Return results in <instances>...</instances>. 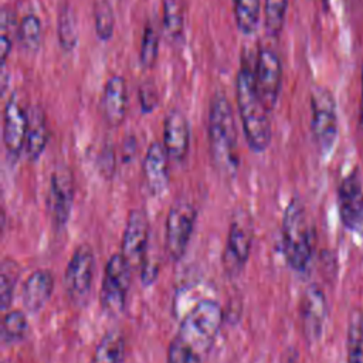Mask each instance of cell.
<instances>
[{
    "instance_id": "9a60e30c",
    "label": "cell",
    "mask_w": 363,
    "mask_h": 363,
    "mask_svg": "<svg viewBox=\"0 0 363 363\" xmlns=\"http://www.w3.org/2000/svg\"><path fill=\"white\" fill-rule=\"evenodd\" d=\"M28 112L16 99L6 102L3 113V142L9 157L17 159L26 146Z\"/></svg>"
},
{
    "instance_id": "f546056e",
    "label": "cell",
    "mask_w": 363,
    "mask_h": 363,
    "mask_svg": "<svg viewBox=\"0 0 363 363\" xmlns=\"http://www.w3.org/2000/svg\"><path fill=\"white\" fill-rule=\"evenodd\" d=\"M94 20L96 37L101 41H109L115 30V14L106 0H98L94 6Z\"/></svg>"
},
{
    "instance_id": "e0dca14e",
    "label": "cell",
    "mask_w": 363,
    "mask_h": 363,
    "mask_svg": "<svg viewBox=\"0 0 363 363\" xmlns=\"http://www.w3.org/2000/svg\"><path fill=\"white\" fill-rule=\"evenodd\" d=\"M163 146L169 159L182 162L190 147V125L186 115L179 111H170L163 123Z\"/></svg>"
},
{
    "instance_id": "cb8c5ba5",
    "label": "cell",
    "mask_w": 363,
    "mask_h": 363,
    "mask_svg": "<svg viewBox=\"0 0 363 363\" xmlns=\"http://www.w3.org/2000/svg\"><path fill=\"white\" fill-rule=\"evenodd\" d=\"M237 28L244 35H251L259 23L261 0H233Z\"/></svg>"
},
{
    "instance_id": "d6986e66",
    "label": "cell",
    "mask_w": 363,
    "mask_h": 363,
    "mask_svg": "<svg viewBox=\"0 0 363 363\" xmlns=\"http://www.w3.org/2000/svg\"><path fill=\"white\" fill-rule=\"evenodd\" d=\"M54 289V277L48 269H35L23 285V305L30 313L40 312Z\"/></svg>"
},
{
    "instance_id": "5b68a950",
    "label": "cell",
    "mask_w": 363,
    "mask_h": 363,
    "mask_svg": "<svg viewBox=\"0 0 363 363\" xmlns=\"http://www.w3.org/2000/svg\"><path fill=\"white\" fill-rule=\"evenodd\" d=\"M130 275L132 267L121 252L108 259L99 296L102 311L108 316L116 318L123 312L130 288Z\"/></svg>"
},
{
    "instance_id": "4dcf8cb0",
    "label": "cell",
    "mask_w": 363,
    "mask_h": 363,
    "mask_svg": "<svg viewBox=\"0 0 363 363\" xmlns=\"http://www.w3.org/2000/svg\"><path fill=\"white\" fill-rule=\"evenodd\" d=\"M159 55V34L153 24L150 21L146 23L143 35H142V43H140V51H139V60L140 64L145 68H152Z\"/></svg>"
},
{
    "instance_id": "6da1fadb",
    "label": "cell",
    "mask_w": 363,
    "mask_h": 363,
    "mask_svg": "<svg viewBox=\"0 0 363 363\" xmlns=\"http://www.w3.org/2000/svg\"><path fill=\"white\" fill-rule=\"evenodd\" d=\"M207 132L214 167L223 176H235L240 166L235 119L228 98L221 92H216L210 101Z\"/></svg>"
},
{
    "instance_id": "44dd1931",
    "label": "cell",
    "mask_w": 363,
    "mask_h": 363,
    "mask_svg": "<svg viewBox=\"0 0 363 363\" xmlns=\"http://www.w3.org/2000/svg\"><path fill=\"white\" fill-rule=\"evenodd\" d=\"M125 356V337L119 329L108 330L98 342L91 363H122Z\"/></svg>"
},
{
    "instance_id": "4fadbf2b",
    "label": "cell",
    "mask_w": 363,
    "mask_h": 363,
    "mask_svg": "<svg viewBox=\"0 0 363 363\" xmlns=\"http://www.w3.org/2000/svg\"><path fill=\"white\" fill-rule=\"evenodd\" d=\"M337 207L346 228L352 231L363 228V186L357 170L347 174L339 184Z\"/></svg>"
},
{
    "instance_id": "83f0119b",
    "label": "cell",
    "mask_w": 363,
    "mask_h": 363,
    "mask_svg": "<svg viewBox=\"0 0 363 363\" xmlns=\"http://www.w3.org/2000/svg\"><path fill=\"white\" fill-rule=\"evenodd\" d=\"M288 0H264V27L269 37H278L284 28Z\"/></svg>"
},
{
    "instance_id": "8992f818",
    "label": "cell",
    "mask_w": 363,
    "mask_h": 363,
    "mask_svg": "<svg viewBox=\"0 0 363 363\" xmlns=\"http://www.w3.org/2000/svg\"><path fill=\"white\" fill-rule=\"evenodd\" d=\"M312 121L311 129L315 143L322 155L332 150L337 136L336 102L332 92L325 86H313L311 91Z\"/></svg>"
},
{
    "instance_id": "9c48e42d",
    "label": "cell",
    "mask_w": 363,
    "mask_h": 363,
    "mask_svg": "<svg viewBox=\"0 0 363 363\" xmlns=\"http://www.w3.org/2000/svg\"><path fill=\"white\" fill-rule=\"evenodd\" d=\"M95 274V255L89 245H79L71 255L65 274H64V288L71 301L82 303L92 286Z\"/></svg>"
},
{
    "instance_id": "5bb4252c",
    "label": "cell",
    "mask_w": 363,
    "mask_h": 363,
    "mask_svg": "<svg viewBox=\"0 0 363 363\" xmlns=\"http://www.w3.org/2000/svg\"><path fill=\"white\" fill-rule=\"evenodd\" d=\"M326 315L328 306L323 291L315 284L309 285L301 299V323L308 342L313 343L322 336Z\"/></svg>"
},
{
    "instance_id": "7a4b0ae2",
    "label": "cell",
    "mask_w": 363,
    "mask_h": 363,
    "mask_svg": "<svg viewBox=\"0 0 363 363\" xmlns=\"http://www.w3.org/2000/svg\"><path fill=\"white\" fill-rule=\"evenodd\" d=\"M235 98L248 147L261 153L269 146L272 136L269 111L258 95L254 71L247 65H242L237 74Z\"/></svg>"
},
{
    "instance_id": "277c9868",
    "label": "cell",
    "mask_w": 363,
    "mask_h": 363,
    "mask_svg": "<svg viewBox=\"0 0 363 363\" xmlns=\"http://www.w3.org/2000/svg\"><path fill=\"white\" fill-rule=\"evenodd\" d=\"M223 323V309L217 301H199L180 320L179 337L200 354L214 345Z\"/></svg>"
},
{
    "instance_id": "836d02e7",
    "label": "cell",
    "mask_w": 363,
    "mask_h": 363,
    "mask_svg": "<svg viewBox=\"0 0 363 363\" xmlns=\"http://www.w3.org/2000/svg\"><path fill=\"white\" fill-rule=\"evenodd\" d=\"M139 102L143 113L153 112L159 105V91L156 85L150 81H146L139 88Z\"/></svg>"
},
{
    "instance_id": "ba28073f",
    "label": "cell",
    "mask_w": 363,
    "mask_h": 363,
    "mask_svg": "<svg viewBox=\"0 0 363 363\" xmlns=\"http://www.w3.org/2000/svg\"><path fill=\"white\" fill-rule=\"evenodd\" d=\"M254 237L251 216L240 208L234 213L227 233L224 250V268L228 274H238L247 264Z\"/></svg>"
},
{
    "instance_id": "52a82bcc",
    "label": "cell",
    "mask_w": 363,
    "mask_h": 363,
    "mask_svg": "<svg viewBox=\"0 0 363 363\" xmlns=\"http://www.w3.org/2000/svg\"><path fill=\"white\" fill-rule=\"evenodd\" d=\"M197 220V211L194 206L180 199L173 203L166 218L164 247L172 261H179L190 242L194 225Z\"/></svg>"
},
{
    "instance_id": "2e32d148",
    "label": "cell",
    "mask_w": 363,
    "mask_h": 363,
    "mask_svg": "<svg viewBox=\"0 0 363 363\" xmlns=\"http://www.w3.org/2000/svg\"><path fill=\"white\" fill-rule=\"evenodd\" d=\"M128 111V86L121 75H112L106 79L101 95V112L104 121L118 128L126 118Z\"/></svg>"
},
{
    "instance_id": "7c38bea8",
    "label": "cell",
    "mask_w": 363,
    "mask_h": 363,
    "mask_svg": "<svg viewBox=\"0 0 363 363\" xmlns=\"http://www.w3.org/2000/svg\"><path fill=\"white\" fill-rule=\"evenodd\" d=\"M254 75L258 95L271 112L277 105L282 86V65L274 50L264 47L258 51Z\"/></svg>"
},
{
    "instance_id": "f1b7e54d",
    "label": "cell",
    "mask_w": 363,
    "mask_h": 363,
    "mask_svg": "<svg viewBox=\"0 0 363 363\" xmlns=\"http://www.w3.org/2000/svg\"><path fill=\"white\" fill-rule=\"evenodd\" d=\"M347 363H363V313L352 316L347 328Z\"/></svg>"
},
{
    "instance_id": "603a6c76",
    "label": "cell",
    "mask_w": 363,
    "mask_h": 363,
    "mask_svg": "<svg viewBox=\"0 0 363 363\" xmlns=\"http://www.w3.org/2000/svg\"><path fill=\"white\" fill-rule=\"evenodd\" d=\"M163 30L169 41L179 43L184 33L183 0H163Z\"/></svg>"
},
{
    "instance_id": "ac0fdd59",
    "label": "cell",
    "mask_w": 363,
    "mask_h": 363,
    "mask_svg": "<svg viewBox=\"0 0 363 363\" xmlns=\"http://www.w3.org/2000/svg\"><path fill=\"white\" fill-rule=\"evenodd\" d=\"M169 156L164 146L159 142H153L149 145L143 163L142 172L145 177V183L149 191L155 196H160L167 190L169 186Z\"/></svg>"
},
{
    "instance_id": "e575fe53",
    "label": "cell",
    "mask_w": 363,
    "mask_h": 363,
    "mask_svg": "<svg viewBox=\"0 0 363 363\" xmlns=\"http://www.w3.org/2000/svg\"><path fill=\"white\" fill-rule=\"evenodd\" d=\"M360 125L363 128V68H362V95H360Z\"/></svg>"
},
{
    "instance_id": "4316f807",
    "label": "cell",
    "mask_w": 363,
    "mask_h": 363,
    "mask_svg": "<svg viewBox=\"0 0 363 363\" xmlns=\"http://www.w3.org/2000/svg\"><path fill=\"white\" fill-rule=\"evenodd\" d=\"M17 34H18V41H20L21 47L27 52H31V54L35 52L41 44V21H40V18L33 13L26 14L18 24Z\"/></svg>"
},
{
    "instance_id": "d4e9b609",
    "label": "cell",
    "mask_w": 363,
    "mask_h": 363,
    "mask_svg": "<svg viewBox=\"0 0 363 363\" xmlns=\"http://www.w3.org/2000/svg\"><path fill=\"white\" fill-rule=\"evenodd\" d=\"M28 332L27 316L23 311L6 312L1 322V340L4 345H14L26 337Z\"/></svg>"
},
{
    "instance_id": "7402d4cb",
    "label": "cell",
    "mask_w": 363,
    "mask_h": 363,
    "mask_svg": "<svg viewBox=\"0 0 363 363\" xmlns=\"http://www.w3.org/2000/svg\"><path fill=\"white\" fill-rule=\"evenodd\" d=\"M57 37L60 47L65 52H71L78 44V24L75 13L69 3L60 6L57 13Z\"/></svg>"
},
{
    "instance_id": "d6a6232c",
    "label": "cell",
    "mask_w": 363,
    "mask_h": 363,
    "mask_svg": "<svg viewBox=\"0 0 363 363\" xmlns=\"http://www.w3.org/2000/svg\"><path fill=\"white\" fill-rule=\"evenodd\" d=\"M167 363H201V359L199 352L177 336L169 345Z\"/></svg>"
},
{
    "instance_id": "30bf717a",
    "label": "cell",
    "mask_w": 363,
    "mask_h": 363,
    "mask_svg": "<svg viewBox=\"0 0 363 363\" xmlns=\"http://www.w3.org/2000/svg\"><path fill=\"white\" fill-rule=\"evenodd\" d=\"M150 245V225L145 210L133 208L129 211L123 235L121 254L132 268L142 265Z\"/></svg>"
},
{
    "instance_id": "3957f363",
    "label": "cell",
    "mask_w": 363,
    "mask_h": 363,
    "mask_svg": "<svg viewBox=\"0 0 363 363\" xmlns=\"http://www.w3.org/2000/svg\"><path fill=\"white\" fill-rule=\"evenodd\" d=\"M282 250L292 269H306L312 257V238L305 207L298 197L288 203L282 216Z\"/></svg>"
},
{
    "instance_id": "8fae6325",
    "label": "cell",
    "mask_w": 363,
    "mask_h": 363,
    "mask_svg": "<svg viewBox=\"0 0 363 363\" xmlns=\"http://www.w3.org/2000/svg\"><path fill=\"white\" fill-rule=\"evenodd\" d=\"M74 174L68 166H57L50 179L48 208L57 228H64L69 220L74 204Z\"/></svg>"
},
{
    "instance_id": "1f68e13d",
    "label": "cell",
    "mask_w": 363,
    "mask_h": 363,
    "mask_svg": "<svg viewBox=\"0 0 363 363\" xmlns=\"http://www.w3.org/2000/svg\"><path fill=\"white\" fill-rule=\"evenodd\" d=\"M13 33H14V14L4 7L1 10V17H0V57H1L3 68L13 47Z\"/></svg>"
},
{
    "instance_id": "484cf974",
    "label": "cell",
    "mask_w": 363,
    "mask_h": 363,
    "mask_svg": "<svg viewBox=\"0 0 363 363\" xmlns=\"http://www.w3.org/2000/svg\"><path fill=\"white\" fill-rule=\"evenodd\" d=\"M18 277L20 265L11 258H4L0 265V303L3 311H6L13 301Z\"/></svg>"
},
{
    "instance_id": "ffe728a7",
    "label": "cell",
    "mask_w": 363,
    "mask_h": 363,
    "mask_svg": "<svg viewBox=\"0 0 363 363\" xmlns=\"http://www.w3.org/2000/svg\"><path fill=\"white\" fill-rule=\"evenodd\" d=\"M28 125L24 152L30 162H35L43 155L48 143V125L47 116L41 106H31L28 111Z\"/></svg>"
}]
</instances>
